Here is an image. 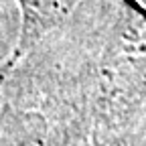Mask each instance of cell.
<instances>
[{
	"label": "cell",
	"mask_w": 146,
	"mask_h": 146,
	"mask_svg": "<svg viewBox=\"0 0 146 146\" xmlns=\"http://www.w3.org/2000/svg\"><path fill=\"white\" fill-rule=\"evenodd\" d=\"M140 2H146V0H140Z\"/></svg>",
	"instance_id": "obj_1"
}]
</instances>
